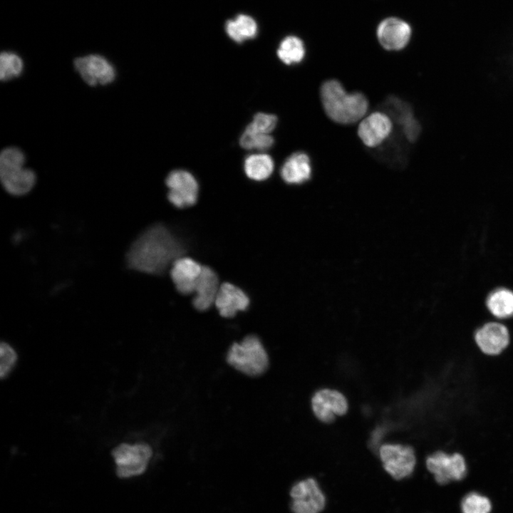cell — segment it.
I'll return each mask as SVG.
<instances>
[{
  "instance_id": "obj_24",
  "label": "cell",
  "mask_w": 513,
  "mask_h": 513,
  "mask_svg": "<svg viewBox=\"0 0 513 513\" xmlns=\"http://www.w3.org/2000/svg\"><path fill=\"white\" fill-rule=\"evenodd\" d=\"M23 61L16 53L4 51L0 56V78L8 81L21 74Z\"/></svg>"
},
{
  "instance_id": "obj_5",
  "label": "cell",
  "mask_w": 513,
  "mask_h": 513,
  "mask_svg": "<svg viewBox=\"0 0 513 513\" xmlns=\"http://www.w3.org/2000/svg\"><path fill=\"white\" fill-rule=\"evenodd\" d=\"M152 455V449L147 444L118 445L112 452L118 476L128 478L142 474L147 467Z\"/></svg>"
},
{
  "instance_id": "obj_3",
  "label": "cell",
  "mask_w": 513,
  "mask_h": 513,
  "mask_svg": "<svg viewBox=\"0 0 513 513\" xmlns=\"http://www.w3.org/2000/svg\"><path fill=\"white\" fill-rule=\"evenodd\" d=\"M25 157L16 147H7L0 155V177L3 187L11 195L28 193L34 186V172L24 167Z\"/></svg>"
},
{
  "instance_id": "obj_14",
  "label": "cell",
  "mask_w": 513,
  "mask_h": 513,
  "mask_svg": "<svg viewBox=\"0 0 513 513\" xmlns=\"http://www.w3.org/2000/svg\"><path fill=\"white\" fill-rule=\"evenodd\" d=\"M411 36L410 26L397 18H388L378 27L377 36L381 46L387 50L398 51L404 48Z\"/></svg>"
},
{
  "instance_id": "obj_12",
  "label": "cell",
  "mask_w": 513,
  "mask_h": 513,
  "mask_svg": "<svg viewBox=\"0 0 513 513\" xmlns=\"http://www.w3.org/2000/svg\"><path fill=\"white\" fill-rule=\"evenodd\" d=\"M393 123L382 112H373L365 116L358 127V135L362 142L369 147L378 146L390 135Z\"/></svg>"
},
{
  "instance_id": "obj_9",
  "label": "cell",
  "mask_w": 513,
  "mask_h": 513,
  "mask_svg": "<svg viewBox=\"0 0 513 513\" xmlns=\"http://www.w3.org/2000/svg\"><path fill=\"white\" fill-rule=\"evenodd\" d=\"M165 182L169 189L167 198L172 205L182 209L196 203L199 185L190 172L184 170H173L167 175Z\"/></svg>"
},
{
  "instance_id": "obj_23",
  "label": "cell",
  "mask_w": 513,
  "mask_h": 513,
  "mask_svg": "<svg viewBox=\"0 0 513 513\" xmlns=\"http://www.w3.org/2000/svg\"><path fill=\"white\" fill-rule=\"evenodd\" d=\"M274 142L271 135L256 131L248 125L239 139L240 145L247 150H266L271 147Z\"/></svg>"
},
{
  "instance_id": "obj_6",
  "label": "cell",
  "mask_w": 513,
  "mask_h": 513,
  "mask_svg": "<svg viewBox=\"0 0 513 513\" xmlns=\"http://www.w3.org/2000/svg\"><path fill=\"white\" fill-rule=\"evenodd\" d=\"M426 467L440 484L462 480L467 473V465L459 452L447 453L438 450L426 459Z\"/></svg>"
},
{
  "instance_id": "obj_27",
  "label": "cell",
  "mask_w": 513,
  "mask_h": 513,
  "mask_svg": "<svg viewBox=\"0 0 513 513\" xmlns=\"http://www.w3.org/2000/svg\"><path fill=\"white\" fill-rule=\"evenodd\" d=\"M0 375L1 378L6 377L11 370L17 360L14 350L6 343L1 342L0 346Z\"/></svg>"
},
{
  "instance_id": "obj_10",
  "label": "cell",
  "mask_w": 513,
  "mask_h": 513,
  "mask_svg": "<svg viewBox=\"0 0 513 513\" xmlns=\"http://www.w3.org/2000/svg\"><path fill=\"white\" fill-rule=\"evenodd\" d=\"M74 66L82 78L90 86L105 85L113 81L115 71L104 57L91 54L75 59Z\"/></svg>"
},
{
  "instance_id": "obj_11",
  "label": "cell",
  "mask_w": 513,
  "mask_h": 513,
  "mask_svg": "<svg viewBox=\"0 0 513 513\" xmlns=\"http://www.w3.org/2000/svg\"><path fill=\"white\" fill-rule=\"evenodd\" d=\"M474 340L482 353L496 356L509 346L510 335L504 325L497 322H489L475 331Z\"/></svg>"
},
{
  "instance_id": "obj_17",
  "label": "cell",
  "mask_w": 513,
  "mask_h": 513,
  "mask_svg": "<svg viewBox=\"0 0 513 513\" xmlns=\"http://www.w3.org/2000/svg\"><path fill=\"white\" fill-rule=\"evenodd\" d=\"M219 286L216 272L209 266H202L194 290L195 308L201 311L209 309L214 304Z\"/></svg>"
},
{
  "instance_id": "obj_8",
  "label": "cell",
  "mask_w": 513,
  "mask_h": 513,
  "mask_svg": "<svg viewBox=\"0 0 513 513\" xmlns=\"http://www.w3.org/2000/svg\"><path fill=\"white\" fill-rule=\"evenodd\" d=\"M379 455L384 469L395 480L410 476L415 469L416 457L410 446L383 445L380 447Z\"/></svg>"
},
{
  "instance_id": "obj_4",
  "label": "cell",
  "mask_w": 513,
  "mask_h": 513,
  "mask_svg": "<svg viewBox=\"0 0 513 513\" xmlns=\"http://www.w3.org/2000/svg\"><path fill=\"white\" fill-rule=\"evenodd\" d=\"M227 361L239 371L258 376L266 371L269 358L259 338L254 335L246 336L241 343H234L229 348Z\"/></svg>"
},
{
  "instance_id": "obj_18",
  "label": "cell",
  "mask_w": 513,
  "mask_h": 513,
  "mask_svg": "<svg viewBox=\"0 0 513 513\" xmlns=\"http://www.w3.org/2000/svg\"><path fill=\"white\" fill-rule=\"evenodd\" d=\"M311 172L309 155L303 152H296L284 161L280 174L285 182L298 185L307 181L311 177Z\"/></svg>"
},
{
  "instance_id": "obj_25",
  "label": "cell",
  "mask_w": 513,
  "mask_h": 513,
  "mask_svg": "<svg viewBox=\"0 0 513 513\" xmlns=\"http://www.w3.org/2000/svg\"><path fill=\"white\" fill-rule=\"evenodd\" d=\"M491 509L489 499L477 492L465 495L461 503L462 513H490Z\"/></svg>"
},
{
  "instance_id": "obj_13",
  "label": "cell",
  "mask_w": 513,
  "mask_h": 513,
  "mask_svg": "<svg viewBox=\"0 0 513 513\" xmlns=\"http://www.w3.org/2000/svg\"><path fill=\"white\" fill-rule=\"evenodd\" d=\"M312 408L315 415L322 422L331 423L336 415L345 414L348 403L339 392L330 389L318 391L313 397Z\"/></svg>"
},
{
  "instance_id": "obj_15",
  "label": "cell",
  "mask_w": 513,
  "mask_h": 513,
  "mask_svg": "<svg viewBox=\"0 0 513 513\" xmlns=\"http://www.w3.org/2000/svg\"><path fill=\"white\" fill-rule=\"evenodd\" d=\"M202 269V266L192 258L182 256L177 259L172 264L170 276L177 291L183 295L194 293Z\"/></svg>"
},
{
  "instance_id": "obj_22",
  "label": "cell",
  "mask_w": 513,
  "mask_h": 513,
  "mask_svg": "<svg viewBox=\"0 0 513 513\" xmlns=\"http://www.w3.org/2000/svg\"><path fill=\"white\" fill-rule=\"evenodd\" d=\"M277 55L279 58L286 65L300 63L305 55L304 43L296 36H288L281 42Z\"/></svg>"
},
{
  "instance_id": "obj_21",
  "label": "cell",
  "mask_w": 513,
  "mask_h": 513,
  "mask_svg": "<svg viewBox=\"0 0 513 513\" xmlns=\"http://www.w3.org/2000/svg\"><path fill=\"white\" fill-rule=\"evenodd\" d=\"M229 36L237 43L254 38L257 31L255 21L250 16L240 14L235 20H229L226 24Z\"/></svg>"
},
{
  "instance_id": "obj_16",
  "label": "cell",
  "mask_w": 513,
  "mask_h": 513,
  "mask_svg": "<svg viewBox=\"0 0 513 513\" xmlns=\"http://www.w3.org/2000/svg\"><path fill=\"white\" fill-rule=\"evenodd\" d=\"M214 304L222 316L232 318L248 308L249 299L238 286L225 282L219 286Z\"/></svg>"
},
{
  "instance_id": "obj_7",
  "label": "cell",
  "mask_w": 513,
  "mask_h": 513,
  "mask_svg": "<svg viewBox=\"0 0 513 513\" xmlns=\"http://www.w3.org/2000/svg\"><path fill=\"white\" fill-rule=\"evenodd\" d=\"M290 497L293 513H320L325 507V495L314 478H306L292 485Z\"/></svg>"
},
{
  "instance_id": "obj_19",
  "label": "cell",
  "mask_w": 513,
  "mask_h": 513,
  "mask_svg": "<svg viewBox=\"0 0 513 513\" xmlns=\"http://www.w3.org/2000/svg\"><path fill=\"white\" fill-rule=\"evenodd\" d=\"M273 159L266 154H254L248 156L244 164L247 176L255 181L268 179L274 171Z\"/></svg>"
},
{
  "instance_id": "obj_2",
  "label": "cell",
  "mask_w": 513,
  "mask_h": 513,
  "mask_svg": "<svg viewBox=\"0 0 513 513\" xmlns=\"http://www.w3.org/2000/svg\"><path fill=\"white\" fill-rule=\"evenodd\" d=\"M323 108L334 122L347 125L361 120L368 109V101L361 93H347L336 80L325 81L320 89Z\"/></svg>"
},
{
  "instance_id": "obj_1",
  "label": "cell",
  "mask_w": 513,
  "mask_h": 513,
  "mask_svg": "<svg viewBox=\"0 0 513 513\" xmlns=\"http://www.w3.org/2000/svg\"><path fill=\"white\" fill-rule=\"evenodd\" d=\"M185 252L182 241L167 227L156 224L133 242L126 254V262L131 269L160 274Z\"/></svg>"
},
{
  "instance_id": "obj_20",
  "label": "cell",
  "mask_w": 513,
  "mask_h": 513,
  "mask_svg": "<svg viewBox=\"0 0 513 513\" xmlns=\"http://www.w3.org/2000/svg\"><path fill=\"white\" fill-rule=\"evenodd\" d=\"M487 306L491 314L497 318L504 319L513 316V292L506 289L495 290L488 296Z\"/></svg>"
},
{
  "instance_id": "obj_26",
  "label": "cell",
  "mask_w": 513,
  "mask_h": 513,
  "mask_svg": "<svg viewBox=\"0 0 513 513\" xmlns=\"http://www.w3.org/2000/svg\"><path fill=\"white\" fill-rule=\"evenodd\" d=\"M277 122L278 118L274 114L258 113L248 126L259 133L269 134L276 128Z\"/></svg>"
}]
</instances>
